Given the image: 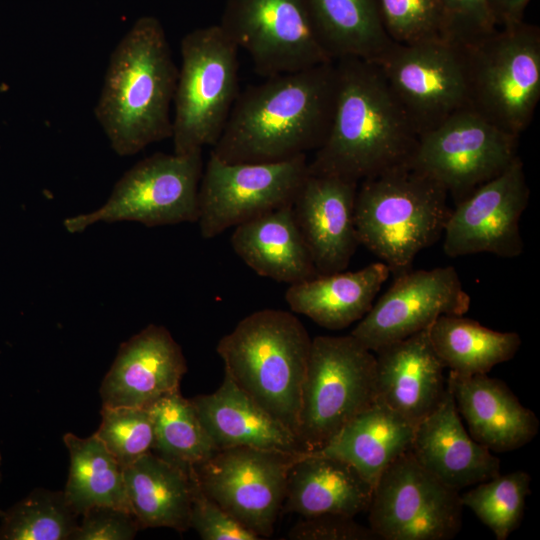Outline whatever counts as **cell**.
<instances>
[{"label": "cell", "instance_id": "8992f818", "mask_svg": "<svg viewBox=\"0 0 540 540\" xmlns=\"http://www.w3.org/2000/svg\"><path fill=\"white\" fill-rule=\"evenodd\" d=\"M238 51L218 24L182 38L173 98L174 153L212 148L218 141L240 93Z\"/></svg>", "mask_w": 540, "mask_h": 540}, {"label": "cell", "instance_id": "f1b7e54d", "mask_svg": "<svg viewBox=\"0 0 540 540\" xmlns=\"http://www.w3.org/2000/svg\"><path fill=\"white\" fill-rule=\"evenodd\" d=\"M316 34L333 61L378 62L395 43L382 24L377 0H305Z\"/></svg>", "mask_w": 540, "mask_h": 540}, {"label": "cell", "instance_id": "4316f807", "mask_svg": "<svg viewBox=\"0 0 540 540\" xmlns=\"http://www.w3.org/2000/svg\"><path fill=\"white\" fill-rule=\"evenodd\" d=\"M130 508L140 529L190 528L196 483L194 467L170 462L149 452L123 468Z\"/></svg>", "mask_w": 540, "mask_h": 540}, {"label": "cell", "instance_id": "3957f363", "mask_svg": "<svg viewBox=\"0 0 540 540\" xmlns=\"http://www.w3.org/2000/svg\"><path fill=\"white\" fill-rule=\"evenodd\" d=\"M177 76L162 24L139 18L110 55L94 110L115 153L131 156L171 138Z\"/></svg>", "mask_w": 540, "mask_h": 540}, {"label": "cell", "instance_id": "ba28073f", "mask_svg": "<svg viewBox=\"0 0 540 540\" xmlns=\"http://www.w3.org/2000/svg\"><path fill=\"white\" fill-rule=\"evenodd\" d=\"M376 357L351 334L312 339L296 437L303 452L322 449L376 400Z\"/></svg>", "mask_w": 540, "mask_h": 540}, {"label": "cell", "instance_id": "e0dca14e", "mask_svg": "<svg viewBox=\"0 0 540 540\" xmlns=\"http://www.w3.org/2000/svg\"><path fill=\"white\" fill-rule=\"evenodd\" d=\"M359 320L351 335L372 352L428 329L442 315H464L471 303L456 269L409 270Z\"/></svg>", "mask_w": 540, "mask_h": 540}, {"label": "cell", "instance_id": "cb8c5ba5", "mask_svg": "<svg viewBox=\"0 0 540 540\" xmlns=\"http://www.w3.org/2000/svg\"><path fill=\"white\" fill-rule=\"evenodd\" d=\"M216 448L253 447L303 452L296 435L224 373L217 390L191 399Z\"/></svg>", "mask_w": 540, "mask_h": 540}, {"label": "cell", "instance_id": "e575fe53", "mask_svg": "<svg viewBox=\"0 0 540 540\" xmlns=\"http://www.w3.org/2000/svg\"><path fill=\"white\" fill-rule=\"evenodd\" d=\"M94 434L123 468L153 449V422L146 407L102 406Z\"/></svg>", "mask_w": 540, "mask_h": 540}, {"label": "cell", "instance_id": "ffe728a7", "mask_svg": "<svg viewBox=\"0 0 540 540\" xmlns=\"http://www.w3.org/2000/svg\"><path fill=\"white\" fill-rule=\"evenodd\" d=\"M410 452L423 468L459 492L500 474L499 458L464 428L448 383L438 405L415 425Z\"/></svg>", "mask_w": 540, "mask_h": 540}, {"label": "cell", "instance_id": "4fadbf2b", "mask_svg": "<svg viewBox=\"0 0 540 540\" xmlns=\"http://www.w3.org/2000/svg\"><path fill=\"white\" fill-rule=\"evenodd\" d=\"M218 25L265 78L333 61L305 0H226Z\"/></svg>", "mask_w": 540, "mask_h": 540}, {"label": "cell", "instance_id": "6da1fadb", "mask_svg": "<svg viewBox=\"0 0 540 540\" xmlns=\"http://www.w3.org/2000/svg\"><path fill=\"white\" fill-rule=\"evenodd\" d=\"M335 61L268 77L240 92L210 154L227 163L273 162L307 155L333 120Z\"/></svg>", "mask_w": 540, "mask_h": 540}, {"label": "cell", "instance_id": "7c38bea8", "mask_svg": "<svg viewBox=\"0 0 540 540\" xmlns=\"http://www.w3.org/2000/svg\"><path fill=\"white\" fill-rule=\"evenodd\" d=\"M518 141L519 136L466 108L419 135L409 166L458 202L518 157Z\"/></svg>", "mask_w": 540, "mask_h": 540}, {"label": "cell", "instance_id": "836d02e7", "mask_svg": "<svg viewBox=\"0 0 540 540\" xmlns=\"http://www.w3.org/2000/svg\"><path fill=\"white\" fill-rule=\"evenodd\" d=\"M530 484V475L518 470L480 482L460 498L497 540H506L521 524Z\"/></svg>", "mask_w": 540, "mask_h": 540}, {"label": "cell", "instance_id": "7a4b0ae2", "mask_svg": "<svg viewBox=\"0 0 540 540\" xmlns=\"http://www.w3.org/2000/svg\"><path fill=\"white\" fill-rule=\"evenodd\" d=\"M336 104L330 131L308 172L360 182L409 166L419 133L376 62L335 61Z\"/></svg>", "mask_w": 540, "mask_h": 540}, {"label": "cell", "instance_id": "7402d4cb", "mask_svg": "<svg viewBox=\"0 0 540 540\" xmlns=\"http://www.w3.org/2000/svg\"><path fill=\"white\" fill-rule=\"evenodd\" d=\"M446 380L470 436L491 452L519 449L538 434L540 422L536 414L522 405L500 379L449 371Z\"/></svg>", "mask_w": 540, "mask_h": 540}, {"label": "cell", "instance_id": "5bb4252c", "mask_svg": "<svg viewBox=\"0 0 540 540\" xmlns=\"http://www.w3.org/2000/svg\"><path fill=\"white\" fill-rule=\"evenodd\" d=\"M376 63L419 135L468 108L463 44L446 39L394 43Z\"/></svg>", "mask_w": 540, "mask_h": 540}, {"label": "cell", "instance_id": "74e56055", "mask_svg": "<svg viewBox=\"0 0 540 540\" xmlns=\"http://www.w3.org/2000/svg\"><path fill=\"white\" fill-rule=\"evenodd\" d=\"M447 23L449 39L471 44L498 27L489 0H439Z\"/></svg>", "mask_w": 540, "mask_h": 540}, {"label": "cell", "instance_id": "d4e9b609", "mask_svg": "<svg viewBox=\"0 0 540 540\" xmlns=\"http://www.w3.org/2000/svg\"><path fill=\"white\" fill-rule=\"evenodd\" d=\"M230 242L237 256L260 276L291 285L318 275L292 205L236 226Z\"/></svg>", "mask_w": 540, "mask_h": 540}, {"label": "cell", "instance_id": "277c9868", "mask_svg": "<svg viewBox=\"0 0 540 540\" xmlns=\"http://www.w3.org/2000/svg\"><path fill=\"white\" fill-rule=\"evenodd\" d=\"M312 339L281 309L255 311L218 342L224 373L295 435Z\"/></svg>", "mask_w": 540, "mask_h": 540}, {"label": "cell", "instance_id": "1f68e13d", "mask_svg": "<svg viewBox=\"0 0 540 540\" xmlns=\"http://www.w3.org/2000/svg\"><path fill=\"white\" fill-rule=\"evenodd\" d=\"M153 429L152 452L185 467H196L218 449L202 425L191 399L180 390L168 393L148 407Z\"/></svg>", "mask_w": 540, "mask_h": 540}, {"label": "cell", "instance_id": "603a6c76", "mask_svg": "<svg viewBox=\"0 0 540 540\" xmlns=\"http://www.w3.org/2000/svg\"><path fill=\"white\" fill-rule=\"evenodd\" d=\"M373 486L349 463L317 452H301L292 465L282 511L301 517L367 512Z\"/></svg>", "mask_w": 540, "mask_h": 540}, {"label": "cell", "instance_id": "30bf717a", "mask_svg": "<svg viewBox=\"0 0 540 540\" xmlns=\"http://www.w3.org/2000/svg\"><path fill=\"white\" fill-rule=\"evenodd\" d=\"M307 155L273 162L227 163L210 154L198 191V224L214 238L260 215L293 204L308 175Z\"/></svg>", "mask_w": 540, "mask_h": 540}, {"label": "cell", "instance_id": "d590c367", "mask_svg": "<svg viewBox=\"0 0 540 540\" xmlns=\"http://www.w3.org/2000/svg\"><path fill=\"white\" fill-rule=\"evenodd\" d=\"M377 4L384 29L395 43L450 40L439 0H377Z\"/></svg>", "mask_w": 540, "mask_h": 540}, {"label": "cell", "instance_id": "60d3db41", "mask_svg": "<svg viewBox=\"0 0 540 540\" xmlns=\"http://www.w3.org/2000/svg\"><path fill=\"white\" fill-rule=\"evenodd\" d=\"M498 27H509L523 21L531 0H489Z\"/></svg>", "mask_w": 540, "mask_h": 540}, {"label": "cell", "instance_id": "4dcf8cb0", "mask_svg": "<svg viewBox=\"0 0 540 540\" xmlns=\"http://www.w3.org/2000/svg\"><path fill=\"white\" fill-rule=\"evenodd\" d=\"M69 452L68 479L63 490L72 509L79 515L93 506H112L131 511L123 467L93 434L80 438L72 433L63 437Z\"/></svg>", "mask_w": 540, "mask_h": 540}, {"label": "cell", "instance_id": "ac0fdd59", "mask_svg": "<svg viewBox=\"0 0 540 540\" xmlns=\"http://www.w3.org/2000/svg\"><path fill=\"white\" fill-rule=\"evenodd\" d=\"M358 184L308 172L292 204L318 275L344 271L359 245L355 227Z\"/></svg>", "mask_w": 540, "mask_h": 540}, {"label": "cell", "instance_id": "9a60e30c", "mask_svg": "<svg viewBox=\"0 0 540 540\" xmlns=\"http://www.w3.org/2000/svg\"><path fill=\"white\" fill-rule=\"evenodd\" d=\"M300 453L231 447L217 450L194 470L205 494L263 539L273 534Z\"/></svg>", "mask_w": 540, "mask_h": 540}, {"label": "cell", "instance_id": "52a82bcc", "mask_svg": "<svg viewBox=\"0 0 540 540\" xmlns=\"http://www.w3.org/2000/svg\"><path fill=\"white\" fill-rule=\"evenodd\" d=\"M465 46L468 108L519 136L540 99V30L524 21Z\"/></svg>", "mask_w": 540, "mask_h": 540}, {"label": "cell", "instance_id": "d6a6232c", "mask_svg": "<svg viewBox=\"0 0 540 540\" xmlns=\"http://www.w3.org/2000/svg\"><path fill=\"white\" fill-rule=\"evenodd\" d=\"M1 516L0 539L71 540L80 515L63 491L37 488Z\"/></svg>", "mask_w": 540, "mask_h": 540}, {"label": "cell", "instance_id": "ab89813d", "mask_svg": "<svg viewBox=\"0 0 540 540\" xmlns=\"http://www.w3.org/2000/svg\"><path fill=\"white\" fill-rule=\"evenodd\" d=\"M292 540H378L369 526L354 517L325 514L302 517L288 532Z\"/></svg>", "mask_w": 540, "mask_h": 540}, {"label": "cell", "instance_id": "f546056e", "mask_svg": "<svg viewBox=\"0 0 540 540\" xmlns=\"http://www.w3.org/2000/svg\"><path fill=\"white\" fill-rule=\"evenodd\" d=\"M428 331L445 368L462 376L488 374L521 346L518 333L495 331L464 315H442Z\"/></svg>", "mask_w": 540, "mask_h": 540}, {"label": "cell", "instance_id": "44dd1931", "mask_svg": "<svg viewBox=\"0 0 540 540\" xmlns=\"http://www.w3.org/2000/svg\"><path fill=\"white\" fill-rule=\"evenodd\" d=\"M428 329L375 352L376 400L414 425L438 405L447 384Z\"/></svg>", "mask_w": 540, "mask_h": 540}, {"label": "cell", "instance_id": "484cf974", "mask_svg": "<svg viewBox=\"0 0 540 540\" xmlns=\"http://www.w3.org/2000/svg\"><path fill=\"white\" fill-rule=\"evenodd\" d=\"M390 275L383 262L356 271L317 275L289 285L285 300L292 312L326 329L341 330L364 317Z\"/></svg>", "mask_w": 540, "mask_h": 540}, {"label": "cell", "instance_id": "8fae6325", "mask_svg": "<svg viewBox=\"0 0 540 540\" xmlns=\"http://www.w3.org/2000/svg\"><path fill=\"white\" fill-rule=\"evenodd\" d=\"M459 491L423 468L409 451L380 475L372 493L369 527L382 540H450L462 527Z\"/></svg>", "mask_w": 540, "mask_h": 540}, {"label": "cell", "instance_id": "d6986e66", "mask_svg": "<svg viewBox=\"0 0 540 540\" xmlns=\"http://www.w3.org/2000/svg\"><path fill=\"white\" fill-rule=\"evenodd\" d=\"M186 371V359L171 333L150 324L121 344L100 387L102 406L148 407L179 390Z\"/></svg>", "mask_w": 540, "mask_h": 540}, {"label": "cell", "instance_id": "83f0119b", "mask_svg": "<svg viewBox=\"0 0 540 540\" xmlns=\"http://www.w3.org/2000/svg\"><path fill=\"white\" fill-rule=\"evenodd\" d=\"M414 428L406 418L375 400L314 452L346 461L374 488L383 471L410 450Z\"/></svg>", "mask_w": 540, "mask_h": 540}, {"label": "cell", "instance_id": "2e32d148", "mask_svg": "<svg viewBox=\"0 0 540 540\" xmlns=\"http://www.w3.org/2000/svg\"><path fill=\"white\" fill-rule=\"evenodd\" d=\"M529 195L523 163L518 156L503 172L477 187L450 211L443 230L445 254L520 256L524 249L520 218Z\"/></svg>", "mask_w": 540, "mask_h": 540}, {"label": "cell", "instance_id": "f35d334b", "mask_svg": "<svg viewBox=\"0 0 540 540\" xmlns=\"http://www.w3.org/2000/svg\"><path fill=\"white\" fill-rule=\"evenodd\" d=\"M71 540H131L140 526L130 511L112 506H93L81 514Z\"/></svg>", "mask_w": 540, "mask_h": 540}, {"label": "cell", "instance_id": "9c48e42d", "mask_svg": "<svg viewBox=\"0 0 540 540\" xmlns=\"http://www.w3.org/2000/svg\"><path fill=\"white\" fill-rule=\"evenodd\" d=\"M202 172V150L154 153L121 176L102 206L66 218L63 225L69 233H79L98 222L133 221L148 227L197 222Z\"/></svg>", "mask_w": 540, "mask_h": 540}, {"label": "cell", "instance_id": "b9f144b4", "mask_svg": "<svg viewBox=\"0 0 540 540\" xmlns=\"http://www.w3.org/2000/svg\"><path fill=\"white\" fill-rule=\"evenodd\" d=\"M0 464H1V456H0ZM0 479H1V472H0ZM2 514V512L0 511V515Z\"/></svg>", "mask_w": 540, "mask_h": 540}, {"label": "cell", "instance_id": "5b68a950", "mask_svg": "<svg viewBox=\"0 0 540 540\" xmlns=\"http://www.w3.org/2000/svg\"><path fill=\"white\" fill-rule=\"evenodd\" d=\"M448 193L410 166L359 182L355 227L363 245L396 277L443 234L450 214Z\"/></svg>", "mask_w": 540, "mask_h": 540}, {"label": "cell", "instance_id": "8d00e7d4", "mask_svg": "<svg viewBox=\"0 0 540 540\" xmlns=\"http://www.w3.org/2000/svg\"><path fill=\"white\" fill-rule=\"evenodd\" d=\"M190 528H194L203 540L262 539L205 494L197 478L191 508Z\"/></svg>", "mask_w": 540, "mask_h": 540}]
</instances>
